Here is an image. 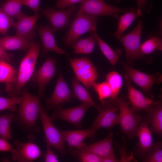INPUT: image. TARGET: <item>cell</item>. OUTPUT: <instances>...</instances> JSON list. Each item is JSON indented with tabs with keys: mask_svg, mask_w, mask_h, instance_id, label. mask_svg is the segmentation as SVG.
Masks as SVG:
<instances>
[{
	"mask_svg": "<svg viewBox=\"0 0 162 162\" xmlns=\"http://www.w3.org/2000/svg\"><path fill=\"white\" fill-rule=\"evenodd\" d=\"M14 22L13 18L9 16L0 8V33L5 34Z\"/></svg>",
	"mask_w": 162,
	"mask_h": 162,
	"instance_id": "cell-37",
	"label": "cell"
},
{
	"mask_svg": "<svg viewBox=\"0 0 162 162\" xmlns=\"http://www.w3.org/2000/svg\"><path fill=\"white\" fill-rule=\"evenodd\" d=\"M18 70L9 64L8 62L0 60V82L6 84V90L15 82Z\"/></svg>",
	"mask_w": 162,
	"mask_h": 162,
	"instance_id": "cell-26",
	"label": "cell"
},
{
	"mask_svg": "<svg viewBox=\"0 0 162 162\" xmlns=\"http://www.w3.org/2000/svg\"><path fill=\"white\" fill-rule=\"evenodd\" d=\"M40 119L43 128L46 146L55 148L62 155H64L66 153L65 145V142L60 130L53 124L50 116L42 106Z\"/></svg>",
	"mask_w": 162,
	"mask_h": 162,
	"instance_id": "cell-6",
	"label": "cell"
},
{
	"mask_svg": "<svg viewBox=\"0 0 162 162\" xmlns=\"http://www.w3.org/2000/svg\"><path fill=\"white\" fill-rule=\"evenodd\" d=\"M162 40L161 37L154 36L140 45V53L141 58L144 56L149 54L157 50H161Z\"/></svg>",
	"mask_w": 162,
	"mask_h": 162,
	"instance_id": "cell-28",
	"label": "cell"
},
{
	"mask_svg": "<svg viewBox=\"0 0 162 162\" xmlns=\"http://www.w3.org/2000/svg\"><path fill=\"white\" fill-rule=\"evenodd\" d=\"M92 87L97 93L101 103L111 97L112 94L110 87L106 81L101 83H94Z\"/></svg>",
	"mask_w": 162,
	"mask_h": 162,
	"instance_id": "cell-33",
	"label": "cell"
},
{
	"mask_svg": "<svg viewBox=\"0 0 162 162\" xmlns=\"http://www.w3.org/2000/svg\"><path fill=\"white\" fill-rule=\"evenodd\" d=\"M13 149L8 141L0 137V152H11Z\"/></svg>",
	"mask_w": 162,
	"mask_h": 162,
	"instance_id": "cell-42",
	"label": "cell"
},
{
	"mask_svg": "<svg viewBox=\"0 0 162 162\" xmlns=\"http://www.w3.org/2000/svg\"><path fill=\"white\" fill-rule=\"evenodd\" d=\"M112 102L106 100L98 105V115L89 128L95 131L100 128L110 130L119 124V115L117 112L118 109Z\"/></svg>",
	"mask_w": 162,
	"mask_h": 162,
	"instance_id": "cell-7",
	"label": "cell"
},
{
	"mask_svg": "<svg viewBox=\"0 0 162 162\" xmlns=\"http://www.w3.org/2000/svg\"><path fill=\"white\" fill-rule=\"evenodd\" d=\"M74 96L66 82L60 68L53 92L50 97L45 99L46 108L49 109L61 108L63 105L71 100Z\"/></svg>",
	"mask_w": 162,
	"mask_h": 162,
	"instance_id": "cell-11",
	"label": "cell"
},
{
	"mask_svg": "<svg viewBox=\"0 0 162 162\" xmlns=\"http://www.w3.org/2000/svg\"><path fill=\"white\" fill-rule=\"evenodd\" d=\"M1 0H0V1H1Z\"/></svg>",
	"mask_w": 162,
	"mask_h": 162,
	"instance_id": "cell-48",
	"label": "cell"
},
{
	"mask_svg": "<svg viewBox=\"0 0 162 162\" xmlns=\"http://www.w3.org/2000/svg\"><path fill=\"white\" fill-rule=\"evenodd\" d=\"M46 150L44 154L45 162H58L59 161L58 156L56 154L50 147L46 146Z\"/></svg>",
	"mask_w": 162,
	"mask_h": 162,
	"instance_id": "cell-41",
	"label": "cell"
},
{
	"mask_svg": "<svg viewBox=\"0 0 162 162\" xmlns=\"http://www.w3.org/2000/svg\"><path fill=\"white\" fill-rule=\"evenodd\" d=\"M40 45L32 42L22 59L14 83L6 91L10 97L19 96L25 85L32 78L39 55Z\"/></svg>",
	"mask_w": 162,
	"mask_h": 162,
	"instance_id": "cell-1",
	"label": "cell"
},
{
	"mask_svg": "<svg viewBox=\"0 0 162 162\" xmlns=\"http://www.w3.org/2000/svg\"><path fill=\"white\" fill-rule=\"evenodd\" d=\"M22 100L18 110V119L24 128L30 132L39 131L36 125L40 118L41 106L39 98L29 93L26 89L22 90Z\"/></svg>",
	"mask_w": 162,
	"mask_h": 162,
	"instance_id": "cell-2",
	"label": "cell"
},
{
	"mask_svg": "<svg viewBox=\"0 0 162 162\" xmlns=\"http://www.w3.org/2000/svg\"><path fill=\"white\" fill-rule=\"evenodd\" d=\"M23 5L31 9L34 14H38L40 9V0H24Z\"/></svg>",
	"mask_w": 162,
	"mask_h": 162,
	"instance_id": "cell-40",
	"label": "cell"
},
{
	"mask_svg": "<svg viewBox=\"0 0 162 162\" xmlns=\"http://www.w3.org/2000/svg\"><path fill=\"white\" fill-rule=\"evenodd\" d=\"M113 133L110 132L104 139L94 143L85 144L77 149L91 152L103 158L114 153L113 148Z\"/></svg>",
	"mask_w": 162,
	"mask_h": 162,
	"instance_id": "cell-21",
	"label": "cell"
},
{
	"mask_svg": "<svg viewBox=\"0 0 162 162\" xmlns=\"http://www.w3.org/2000/svg\"><path fill=\"white\" fill-rule=\"evenodd\" d=\"M21 96L7 98L0 97V111L9 110L13 112L17 110V105L21 102Z\"/></svg>",
	"mask_w": 162,
	"mask_h": 162,
	"instance_id": "cell-34",
	"label": "cell"
},
{
	"mask_svg": "<svg viewBox=\"0 0 162 162\" xmlns=\"http://www.w3.org/2000/svg\"><path fill=\"white\" fill-rule=\"evenodd\" d=\"M149 125L143 122L139 125L137 130L136 136L139 142L135 148V154L142 158L148 152L152 147L153 142L152 132Z\"/></svg>",
	"mask_w": 162,
	"mask_h": 162,
	"instance_id": "cell-20",
	"label": "cell"
},
{
	"mask_svg": "<svg viewBox=\"0 0 162 162\" xmlns=\"http://www.w3.org/2000/svg\"><path fill=\"white\" fill-rule=\"evenodd\" d=\"M119 160L116 157L114 153L102 158L101 162H118Z\"/></svg>",
	"mask_w": 162,
	"mask_h": 162,
	"instance_id": "cell-45",
	"label": "cell"
},
{
	"mask_svg": "<svg viewBox=\"0 0 162 162\" xmlns=\"http://www.w3.org/2000/svg\"><path fill=\"white\" fill-rule=\"evenodd\" d=\"M125 81L127 88L129 104L136 111H144L147 112L154 106L155 102L151 98L145 96L131 84V81L125 75Z\"/></svg>",
	"mask_w": 162,
	"mask_h": 162,
	"instance_id": "cell-16",
	"label": "cell"
},
{
	"mask_svg": "<svg viewBox=\"0 0 162 162\" xmlns=\"http://www.w3.org/2000/svg\"><path fill=\"white\" fill-rule=\"evenodd\" d=\"M136 1L137 8L140 10L142 13H148L146 8L148 0H136Z\"/></svg>",
	"mask_w": 162,
	"mask_h": 162,
	"instance_id": "cell-44",
	"label": "cell"
},
{
	"mask_svg": "<svg viewBox=\"0 0 162 162\" xmlns=\"http://www.w3.org/2000/svg\"><path fill=\"white\" fill-rule=\"evenodd\" d=\"M106 77L112 92L110 100L113 102H117L118 95L123 85L122 76L116 71H112L107 74Z\"/></svg>",
	"mask_w": 162,
	"mask_h": 162,
	"instance_id": "cell-27",
	"label": "cell"
},
{
	"mask_svg": "<svg viewBox=\"0 0 162 162\" xmlns=\"http://www.w3.org/2000/svg\"><path fill=\"white\" fill-rule=\"evenodd\" d=\"M71 153L82 162H101L102 158L89 152L74 148Z\"/></svg>",
	"mask_w": 162,
	"mask_h": 162,
	"instance_id": "cell-35",
	"label": "cell"
},
{
	"mask_svg": "<svg viewBox=\"0 0 162 162\" xmlns=\"http://www.w3.org/2000/svg\"><path fill=\"white\" fill-rule=\"evenodd\" d=\"M117 102L121 132L129 140L133 139L136 136L138 127L142 122L143 118L129 107L124 99L118 98Z\"/></svg>",
	"mask_w": 162,
	"mask_h": 162,
	"instance_id": "cell-3",
	"label": "cell"
},
{
	"mask_svg": "<svg viewBox=\"0 0 162 162\" xmlns=\"http://www.w3.org/2000/svg\"><path fill=\"white\" fill-rule=\"evenodd\" d=\"M60 131L68 146V149L71 151L74 148H80L85 143L83 140L88 138L93 137L96 131L90 128Z\"/></svg>",
	"mask_w": 162,
	"mask_h": 162,
	"instance_id": "cell-19",
	"label": "cell"
},
{
	"mask_svg": "<svg viewBox=\"0 0 162 162\" xmlns=\"http://www.w3.org/2000/svg\"><path fill=\"white\" fill-rule=\"evenodd\" d=\"M24 0H7L2 4L1 8L12 18H18L22 14L21 7Z\"/></svg>",
	"mask_w": 162,
	"mask_h": 162,
	"instance_id": "cell-31",
	"label": "cell"
},
{
	"mask_svg": "<svg viewBox=\"0 0 162 162\" xmlns=\"http://www.w3.org/2000/svg\"><path fill=\"white\" fill-rule=\"evenodd\" d=\"M81 3L79 10L86 14L96 16H108L118 19V14L128 10L107 4L101 0H84Z\"/></svg>",
	"mask_w": 162,
	"mask_h": 162,
	"instance_id": "cell-10",
	"label": "cell"
},
{
	"mask_svg": "<svg viewBox=\"0 0 162 162\" xmlns=\"http://www.w3.org/2000/svg\"><path fill=\"white\" fill-rule=\"evenodd\" d=\"M98 16L86 14L81 10L77 12L63 41L67 47L84 33L96 29Z\"/></svg>",
	"mask_w": 162,
	"mask_h": 162,
	"instance_id": "cell-4",
	"label": "cell"
},
{
	"mask_svg": "<svg viewBox=\"0 0 162 162\" xmlns=\"http://www.w3.org/2000/svg\"><path fill=\"white\" fill-rule=\"evenodd\" d=\"M14 118V114L11 112L0 115V138L8 141L12 139L10 126Z\"/></svg>",
	"mask_w": 162,
	"mask_h": 162,
	"instance_id": "cell-29",
	"label": "cell"
},
{
	"mask_svg": "<svg viewBox=\"0 0 162 162\" xmlns=\"http://www.w3.org/2000/svg\"><path fill=\"white\" fill-rule=\"evenodd\" d=\"M76 9V6L71 5L65 10H58L48 8L41 9V11L49 21L54 33L68 26L71 16Z\"/></svg>",
	"mask_w": 162,
	"mask_h": 162,
	"instance_id": "cell-15",
	"label": "cell"
},
{
	"mask_svg": "<svg viewBox=\"0 0 162 162\" xmlns=\"http://www.w3.org/2000/svg\"><path fill=\"white\" fill-rule=\"evenodd\" d=\"M69 62L75 77L87 89H90L98 77L95 66L87 57L75 58Z\"/></svg>",
	"mask_w": 162,
	"mask_h": 162,
	"instance_id": "cell-5",
	"label": "cell"
},
{
	"mask_svg": "<svg viewBox=\"0 0 162 162\" xmlns=\"http://www.w3.org/2000/svg\"><path fill=\"white\" fill-rule=\"evenodd\" d=\"M123 141L122 146L116 143V146L119 150L120 154L119 162H136L137 160L135 158L132 153H130L127 149L126 144L124 138L122 139Z\"/></svg>",
	"mask_w": 162,
	"mask_h": 162,
	"instance_id": "cell-38",
	"label": "cell"
},
{
	"mask_svg": "<svg viewBox=\"0 0 162 162\" xmlns=\"http://www.w3.org/2000/svg\"><path fill=\"white\" fill-rule=\"evenodd\" d=\"M94 30L90 32V35L89 37L82 39L78 38L72 43L70 46L73 49L74 53L76 54H81L82 51L87 46L89 42L93 36Z\"/></svg>",
	"mask_w": 162,
	"mask_h": 162,
	"instance_id": "cell-36",
	"label": "cell"
},
{
	"mask_svg": "<svg viewBox=\"0 0 162 162\" xmlns=\"http://www.w3.org/2000/svg\"><path fill=\"white\" fill-rule=\"evenodd\" d=\"M142 15L140 10L137 8L127 10L118 18L117 28L114 34L115 37L118 39L120 38L132 22Z\"/></svg>",
	"mask_w": 162,
	"mask_h": 162,
	"instance_id": "cell-24",
	"label": "cell"
},
{
	"mask_svg": "<svg viewBox=\"0 0 162 162\" xmlns=\"http://www.w3.org/2000/svg\"><path fill=\"white\" fill-rule=\"evenodd\" d=\"M94 32L97 43L102 52L111 64L114 65L118 60V55L99 36L96 30H94Z\"/></svg>",
	"mask_w": 162,
	"mask_h": 162,
	"instance_id": "cell-30",
	"label": "cell"
},
{
	"mask_svg": "<svg viewBox=\"0 0 162 162\" xmlns=\"http://www.w3.org/2000/svg\"><path fill=\"white\" fill-rule=\"evenodd\" d=\"M32 42L15 35L0 38V46L5 50H22L27 51Z\"/></svg>",
	"mask_w": 162,
	"mask_h": 162,
	"instance_id": "cell-23",
	"label": "cell"
},
{
	"mask_svg": "<svg viewBox=\"0 0 162 162\" xmlns=\"http://www.w3.org/2000/svg\"><path fill=\"white\" fill-rule=\"evenodd\" d=\"M33 137L25 142L16 140L14 142L16 148L11 152L12 159L18 162H32L39 158L42 152L39 147L34 142Z\"/></svg>",
	"mask_w": 162,
	"mask_h": 162,
	"instance_id": "cell-13",
	"label": "cell"
},
{
	"mask_svg": "<svg viewBox=\"0 0 162 162\" xmlns=\"http://www.w3.org/2000/svg\"><path fill=\"white\" fill-rule=\"evenodd\" d=\"M56 62L55 58L47 56L42 65L34 73L32 78L37 86L39 97H43L46 86L56 75Z\"/></svg>",
	"mask_w": 162,
	"mask_h": 162,
	"instance_id": "cell-12",
	"label": "cell"
},
{
	"mask_svg": "<svg viewBox=\"0 0 162 162\" xmlns=\"http://www.w3.org/2000/svg\"><path fill=\"white\" fill-rule=\"evenodd\" d=\"M84 0H57L55 8L60 10H64L65 8L77 3H82Z\"/></svg>",
	"mask_w": 162,
	"mask_h": 162,
	"instance_id": "cell-39",
	"label": "cell"
},
{
	"mask_svg": "<svg viewBox=\"0 0 162 162\" xmlns=\"http://www.w3.org/2000/svg\"><path fill=\"white\" fill-rule=\"evenodd\" d=\"M35 29L39 34L41 41L42 46L41 55L43 56H45L47 53L50 52H53L59 54L68 55L66 52L56 45L54 35V33L49 25L36 26Z\"/></svg>",
	"mask_w": 162,
	"mask_h": 162,
	"instance_id": "cell-18",
	"label": "cell"
},
{
	"mask_svg": "<svg viewBox=\"0 0 162 162\" xmlns=\"http://www.w3.org/2000/svg\"><path fill=\"white\" fill-rule=\"evenodd\" d=\"M40 16L38 14L30 16L22 13L12 26L15 30L16 35L32 40L35 37V25Z\"/></svg>",
	"mask_w": 162,
	"mask_h": 162,
	"instance_id": "cell-17",
	"label": "cell"
},
{
	"mask_svg": "<svg viewBox=\"0 0 162 162\" xmlns=\"http://www.w3.org/2000/svg\"><path fill=\"white\" fill-rule=\"evenodd\" d=\"M147 113L143 121L150 126L152 133L161 136L162 135V101L161 98L155 102L152 109Z\"/></svg>",
	"mask_w": 162,
	"mask_h": 162,
	"instance_id": "cell-22",
	"label": "cell"
},
{
	"mask_svg": "<svg viewBox=\"0 0 162 162\" xmlns=\"http://www.w3.org/2000/svg\"><path fill=\"white\" fill-rule=\"evenodd\" d=\"M90 107L87 105L82 104L78 106L68 109L59 108L55 109L50 117L52 121L64 120L77 128H80L84 116Z\"/></svg>",
	"mask_w": 162,
	"mask_h": 162,
	"instance_id": "cell-14",
	"label": "cell"
},
{
	"mask_svg": "<svg viewBox=\"0 0 162 162\" xmlns=\"http://www.w3.org/2000/svg\"><path fill=\"white\" fill-rule=\"evenodd\" d=\"M13 55L7 52L5 50L0 46V60L5 61L7 62H11Z\"/></svg>",
	"mask_w": 162,
	"mask_h": 162,
	"instance_id": "cell-43",
	"label": "cell"
},
{
	"mask_svg": "<svg viewBox=\"0 0 162 162\" xmlns=\"http://www.w3.org/2000/svg\"><path fill=\"white\" fill-rule=\"evenodd\" d=\"M0 92H1V91H0Z\"/></svg>",
	"mask_w": 162,
	"mask_h": 162,
	"instance_id": "cell-47",
	"label": "cell"
},
{
	"mask_svg": "<svg viewBox=\"0 0 162 162\" xmlns=\"http://www.w3.org/2000/svg\"><path fill=\"white\" fill-rule=\"evenodd\" d=\"M102 0V1H103V0ZM117 2H119V0H116Z\"/></svg>",
	"mask_w": 162,
	"mask_h": 162,
	"instance_id": "cell-46",
	"label": "cell"
},
{
	"mask_svg": "<svg viewBox=\"0 0 162 162\" xmlns=\"http://www.w3.org/2000/svg\"><path fill=\"white\" fill-rule=\"evenodd\" d=\"M126 75L132 81L141 88L145 93L153 99L152 88L155 83L162 82L161 74L158 73L149 75L134 69L124 62H122Z\"/></svg>",
	"mask_w": 162,
	"mask_h": 162,
	"instance_id": "cell-8",
	"label": "cell"
},
{
	"mask_svg": "<svg viewBox=\"0 0 162 162\" xmlns=\"http://www.w3.org/2000/svg\"><path fill=\"white\" fill-rule=\"evenodd\" d=\"M71 80L74 96L82 104L90 107H94L97 110L98 105L95 104L87 89L80 83L75 77L72 76Z\"/></svg>",
	"mask_w": 162,
	"mask_h": 162,
	"instance_id": "cell-25",
	"label": "cell"
},
{
	"mask_svg": "<svg viewBox=\"0 0 162 162\" xmlns=\"http://www.w3.org/2000/svg\"><path fill=\"white\" fill-rule=\"evenodd\" d=\"M142 159L144 162H162V142L154 143L151 148Z\"/></svg>",
	"mask_w": 162,
	"mask_h": 162,
	"instance_id": "cell-32",
	"label": "cell"
},
{
	"mask_svg": "<svg viewBox=\"0 0 162 162\" xmlns=\"http://www.w3.org/2000/svg\"><path fill=\"white\" fill-rule=\"evenodd\" d=\"M142 26V20H139L136 26L131 32L125 35H122L118 38L124 48L128 63L141 58L139 49Z\"/></svg>",
	"mask_w": 162,
	"mask_h": 162,
	"instance_id": "cell-9",
	"label": "cell"
}]
</instances>
